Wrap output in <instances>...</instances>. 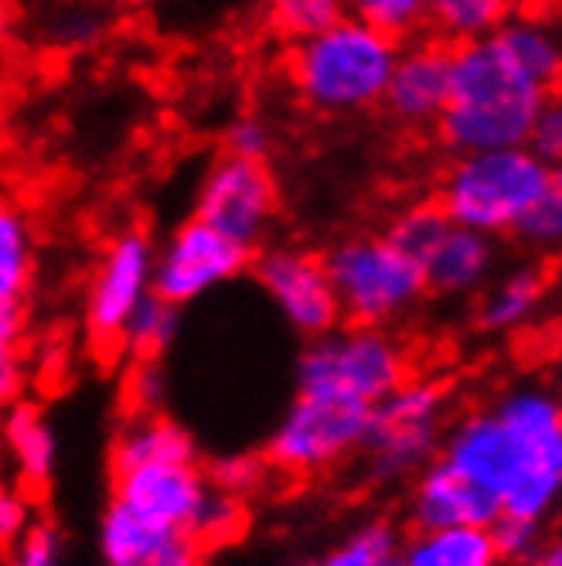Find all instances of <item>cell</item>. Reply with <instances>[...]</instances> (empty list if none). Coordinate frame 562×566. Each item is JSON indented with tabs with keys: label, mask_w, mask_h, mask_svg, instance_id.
Returning a JSON list of instances; mask_svg holds the SVG:
<instances>
[{
	"label": "cell",
	"mask_w": 562,
	"mask_h": 566,
	"mask_svg": "<svg viewBox=\"0 0 562 566\" xmlns=\"http://www.w3.org/2000/svg\"><path fill=\"white\" fill-rule=\"evenodd\" d=\"M369 413L358 402L297 392L269 433V468L287 478H317L341 468L365 448Z\"/></svg>",
	"instance_id": "cell-9"
},
{
	"label": "cell",
	"mask_w": 562,
	"mask_h": 566,
	"mask_svg": "<svg viewBox=\"0 0 562 566\" xmlns=\"http://www.w3.org/2000/svg\"><path fill=\"white\" fill-rule=\"evenodd\" d=\"M34 518V495H28L14 478L0 474V553L18 543Z\"/></svg>",
	"instance_id": "cell-37"
},
{
	"label": "cell",
	"mask_w": 562,
	"mask_h": 566,
	"mask_svg": "<svg viewBox=\"0 0 562 566\" xmlns=\"http://www.w3.org/2000/svg\"><path fill=\"white\" fill-rule=\"evenodd\" d=\"M113 502H124L171 536L205 549L232 543L246 525L243 502L222 495L202 464H140L113 471Z\"/></svg>",
	"instance_id": "cell-5"
},
{
	"label": "cell",
	"mask_w": 562,
	"mask_h": 566,
	"mask_svg": "<svg viewBox=\"0 0 562 566\" xmlns=\"http://www.w3.org/2000/svg\"><path fill=\"white\" fill-rule=\"evenodd\" d=\"M413 376L406 345L389 328L338 325L310 338L297 358V392L331 396L358 407H375Z\"/></svg>",
	"instance_id": "cell-6"
},
{
	"label": "cell",
	"mask_w": 562,
	"mask_h": 566,
	"mask_svg": "<svg viewBox=\"0 0 562 566\" xmlns=\"http://www.w3.org/2000/svg\"><path fill=\"white\" fill-rule=\"evenodd\" d=\"M526 147L552 171L562 168V93L545 96V103L539 106V113L532 119Z\"/></svg>",
	"instance_id": "cell-35"
},
{
	"label": "cell",
	"mask_w": 562,
	"mask_h": 566,
	"mask_svg": "<svg viewBox=\"0 0 562 566\" xmlns=\"http://www.w3.org/2000/svg\"><path fill=\"white\" fill-rule=\"evenodd\" d=\"M209 549L202 543H194L188 536H171L168 543H160V549L144 563V566H205Z\"/></svg>",
	"instance_id": "cell-41"
},
{
	"label": "cell",
	"mask_w": 562,
	"mask_h": 566,
	"mask_svg": "<svg viewBox=\"0 0 562 566\" xmlns=\"http://www.w3.org/2000/svg\"><path fill=\"white\" fill-rule=\"evenodd\" d=\"M545 301V276L536 266H518L511 273H505L495 287L488 291V297L480 301L477 321L485 332L495 335H508L526 328L529 321L539 314Z\"/></svg>",
	"instance_id": "cell-21"
},
{
	"label": "cell",
	"mask_w": 562,
	"mask_h": 566,
	"mask_svg": "<svg viewBox=\"0 0 562 566\" xmlns=\"http://www.w3.org/2000/svg\"><path fill=\"white\" fill-rule=\"evenodd\" d=\"M436 458L491 492L501 515L545 522L562 502V396L515 386L498 407L450 420Z\"/></svg>",
	"instance_id": "cell-1"
},
{
	"label": "cell",
	"mask_w": 562,
	"mask_h": 566,
	"mask_svg": "<svg viewBox=\"0 0 562 566\" xmlns=\"http://www.w3.org/2000/svg\"><path fill=\"white\" fill-rule=\"evenodd\" d=\"M549 181L552 168L542 165L529 147L460 154L439 185L436 206L454 226L495 239L518 232V226L549 191Z\"/></svg>",
	"instance_id": "cell-4"
},
{
	"label": "cell",
	"mask_w": 562,
	"mask_h": 566,
	"mask_svg": "<svg viewBox=\"0 0 562 566\" xmlns=\"http://www.w3.org/2000/svg\"><path fill=\"white\" fill-rule=\"evenodd\" d=\"M0 454L28 495L45 492L52 484L59 468V437L38 402L18 399L0 413Z\"/></svg>",
	"instance_id": "cell-16"
},
{
	"label": "cell",
	"mask_w": 562,
	"mask_h": 566,
	"mask_svg": "<svg viewBox=\"0 0 562 566\" xmlns=\"http://www.w3.org/2000/svg\"><path fill=\"white\" fill-rule=\"evenodd\" d=\"M450 427V392L436 379L410 376L369 413L365 468L375 481L420 474L444 448Z\"/></svg>",
	"instance_id": "cell-8"
},
{
	"label": "cell",
	"mask_w": 562,
	"mask_h": 566,
	"mask_svg": "<svg viewBox=\"0 0 562 566\" xmlns=\"http://www.w3.org/2000/svg\"><path fill=\"white\" fill-rule=\"evenodd\" d=\"M28 389V358L24 348H0V413L24 399Z\"/></svg>",
	"instance_id": "cell-39"
},
{
	"label": "cell",
	"mask_w": 562,
	"mask_h": 566,
	"mask_svg": "<svg viewBox=\"0 0 562 566\" xmlns=\"http://www.w3.org/2000/svg\"><path fill=\"white\" fill-rule=\"evenodd\" d=\"M521 566H562V533L555 536H545L542 546L536 549L532 559H526Z\"/></svg>",
	"instance_id": "cell-42"
},
{
	"label": "cell",
	"mask_w": 562,
	"mask_h": 566,
	"mask_svg": "<svg viewBox=\"0 0 562 566\" xmlns=\"http://www.w3.org/2000/svg\"><path fill=\"white\" fill-rule=\"evenodd\" d=\"M65 536L55 522L34 518L31 530L4 549V566H65Z\"/></svg>",
	"instance_id": "cell-31"
},
{
	"label": "cell",
	"mask_w": 562,
	"mask_h": 566,
	"mask_svg": "<svg viewBox=\"0 0 562 566\" xmlns=\"http://www.w3.org/2000/svg\"><path fill=\"white\" fill-rule=\"evenodd\" d=\"M191 216L256 253L279 216V181L269 165L222 154L198 181Z\"/></svg>",
	"instance_id": "cell-11"
},
{
	"label": "cell",
	"mask_w": 562,
	"mask_h": 566,
	"mask_svg": "<svg viewBox=\"0 0 562 566\" xmlns=\"http://www.w3.org/2000/svg\"><path fill=\"white\" fill-rule=\"evenodd\" d=\"M124 399L130 413H160L168 399V373L160 358H134L124 379Z\"/></svg>",
	"instance_id": "cell-33"
},
{
	"label": "cell",
	"mask_w": 562,
	"mask_h": 566,
	"mask_svg": "<svg viewBox=\"0 0 562 566\" xmlns=\"http://www.w3.org/2000/svg\"><path fill=\"white\" fill-rule=\"evenodd\" d=\"M344 14L403 42L426 24V0H344Z\"/></svg>",
	"instance_id": "cell-30"
},
{
	"label": "cell",
	"mask_w": 562,
	"mask_h": 566,
	"mask_svg": "<svg viewBox=\"0 0 562 566\" xmlns=\"http://www.w3.org/2000/svg\"><path fill=\"white\" fill-rule=\"evenodd\" d=\"M348 325L389 328L426 297L423 266L382 235H351L325 253Z\"/></svg>",
	"instance_id": "cell-7"
},
{
	"label": "cell",
	"mask_w": 562,
	"mask_h": 566,
	"mask_svg": "<svg viewBox=\"0 0 562 566\" xmlns=\"http://www.w3.org/2000/svg\"><path fill=\"white\" fill-rule=\"evenodd\" d=\"M498 42L508 49V55L526 69L536 83H542L545 90H555V83L562 78V42L559 38L529 18H508L498 31Z\"/></svg>",
	"instance_id": "cell-23"
},
{
	"label": "cell",
	"mask_w": 562,
	"mask_h": 566,
	"mask_svg": "<svg viewBox=\"0 0 562 566\" xmlns=\"http://www.w3.org/2000/svg\"><path fill=\"white\" fill-rule=\"evenodd\" d=\"M501 553L488 525H444L403 536L399 566H501Z\"/></svg>",
	"instance_id": "cell-19"
},
{
	"label": "cell",
	"mask_w": 562,
	"mask_h": 566,
	"mask_svg": "<svg viewBox=\"0 0 562 566\" xmlns=\"http://www.w3.org/2000/svg\"><path fill=\"white\" fill-rule=\"evenodd\" d=\"M495 543L505 563H526L536 556V549L545 539V522H532V518H518V515H501L495 525Z\"/></svg>",
	"instance_id": "cell-36"
},
{
	"label": "cell",
	"mask_w": 562,
	"mask_h": 566,
	"mask_svg": "<svg viewBox=\"0 0 562 566\" xmlns=\"http://www.w3.org/2000/svg\"><path fill=\"white\" fill-rule=\"evenodd\" d=\"M250 266L253 250L191 216L153 250V294L188 307L250 273Z\"/></svg>",
	"instance_id": "cell-12"
},
{
	"label": "cell",
	"mask_w": 562,
	"mask_h": 566,
	"mask_svg": "<svg viewBox=\"0 0 562 566\" xmlns=\"http://www.w3.org/2000/svg\"><path fill=\"white\" fill-rule=\"evenodd\" d=\"M140 464H202L191 430L165 413H134L113 440L109 471Z\"/></svg>",
	"instance_id": "cell-18"
},
{
	"label": "cell",
	"mask_w": 562,
	"mask_h": 566,
	"mask_svg": "<svg viewBox=\"0 0 562 566\" xmlns=\"http://www.w3.org/2000/svg\"><path fill=\"white\" fill-rule=\"evenodd\" d=\"M153 250L157 242L137 226L116 232L103 247L83 304V325L93 348L119 352L127 321L153 294Z\"/></svg>",
	"instance_id": "cell-10"
},
{
	"label": "cell",
	"mask_w": 562,
	"mask_h": 566,
	"mask_svg": "<svg viewBox=\"0 0 562 566\" xmlns=\"http://www.w3.org/2000/svg\"><path fill=\"white\" fill-rule=\"evenodd\" d=\"M250 273L276 314L307 342L335 332L344 321L325 256L300 247H259Z\"/></svg>",
	"instance_id": "cell-13"
},
{
	"label": "cell",
	"mask_w": 562,
	"mask_h": 566,
	"mask_svg": "<svg viewBox=\"0 0 562 566\" xmlns=\"http://www.w3.org/2000/svg\"><path fill=\"white\" fill-rule=\"evenodd\" d=\"M181 335V307L150 294L134 317L127 321L124 338H119V352L134 358H165V352Z\"/></svg>",
	"instance_id": "cell-25"
},
{
	"label": "cell",
	"mask_w": 562,
	"mask_h": 566,
	"mask_svg": "<svg viewBox=\"0 0 562 566\" xmlns=\"http://www.w3.org/2000/svg\"><path fill=\"white\" fill-rule=\"evenodd\" d=\"M31 328L28 297H0V348H24Z\"/></svg>",
	"instance_id": "cell-40"
},
{
	"label": "cell",
	"mask_w": 562,
	"mask_h": 566,
	"mask_svg": "<svg viewBox=\"0 0 562 566\" xmlns=\"http://www.w3.org/2000/svg\"><path fill=\"white\" fill-rule=\"evenodd\" d=\"M450 99V49L436 42L403 45L392 65L382 106L406 127L436 124Z\"/></svg>",
	"instance_id": "cell-14"
},
{
	"label": "cell",
	"mask_w": 562,
	"mask_h": 566,
	"mask_svg": "<svg viewBox=\"0 0 562 566\" xmlns=\"http://www.w3.org/2000/svg\"><path fill=\"white\" fill-rule=\"evenodd\" d=\"M38 270V242L28 216L0 201V297H28Z\"/></svg>",
	"instance_id": "cell-22"
},
{
	"label": "cell",
	"mask_w": 562,
	"mask_h": 566,
	"mask_svg": "<svg viewBox=\"0 0 562 566\" xmlns=\"http://www.w3.org/2000/svg\"><path fill=\"white\" fill-rule=\"evenodd\" d=\"M205 474H209V481L215 484L222 495H229L235 502H246V499H253V495H259L266 489L273 468H269L266 454L246 451V454H222V458H215L205 468Z\"/></svg>",
	"instance_id": "cell-29"
},
{
	"label": "cell",
	"mask_w": 562,
	"mask_h": 566,
	"mask_svg": "<svg viewBox=\"0 0 562 566\" xmlns=\"http://www.w3.org/2000/svg\"><path fill=\"white\" fill-rule=\"evenodd\" d=\"M399 553H403V536H399L395 525L385 518H372L351 530L325 556L304 566H399Z\"/></svg>",
	"instance_id": "cell-26"
},
{
	"label": "cell",
	"mask_w": 562,
	"mask_h": 566,
	"mask_svg": "<svg viewBox=\"0 0 562 566\" xmlns=\"http://www.w3.org/2000/svg\"><path fill=\"white\" fill-rule=\"evenodd\" d=\"M420 266L426 276V291L444 294V297H460V294L477 291L480 283L491 276L495 242L485 232L450 226Z\"/></svg>",
	"instance_id": "cell-17"
},
{
	"label": "cell",
	"mask_w": 562,
	"mask_h": 566,
	"mask_svg": "<svg viewBox=\"0 0 562 566\" xmlns=\"http://www.w3.org/2000/svg\"><path fill=\"white\" fill-rule=\"evenodd\" d=\"M410 515L416 530H444V525H491L501 518V502L480 484L433 458L413 484Z\"/></svg>",
	"instance_id": "cell-15"
},
{
	"label": "cell",
	"mask_w": 562,
	"mask_h": 566,
	"mask_svg": "<svg viewBox=\"0 0 562 566\" xmlns=\"http://www.w3.org/2000/svg\"><path fill=\"white\" fill-rule=\"evenodd\" d=\"M518 235L539 250H555L562 247V168L552 171L549 191L542 195L539 206L526 216L518 226Z\"/></svg>",
	"instance_id": "cell-32"
},
{
	"label": "cell",
	"mask_w": 562,
	"mask_h": 566,
	"mask_svg": "<svg viewBox=\"0 0 562 566\" xmlns=\"http://www.w3.org/2000/svg\"><path fill=\"white\" fill-rule=\"evenodd\" d=\"M552 90L521 69L498 34L450 49V99L436 130L457 157L526 147L532 119Z\"/></svg>",
	"instance_id": "cell-2"
},
{
	"label": "cell",
	"mask_w": 562,
	"mask_h": 566,
	"mask_svg": "<svg viewBox=\"0 0 562 566\" xmlns=\"http://www.w3.org/2000/svg\"><path fill=\"white\" fill-rule=\"evenodd\" d=\"M273 127L266 124V116L259 113H238L232 116L225 130H222V147L229 157H243V160H259L266 165L273 154Z\"/></svg>",
	"instance_id": "cell-34"
},
{
	"label": "cell",
	"mask_w": 562,
	"mask_h": 566,
	"mask_svg": "<svg viewBox=\"0 0 562 566\" xmlns=\"http://www.w3.org/2000/svg\"><path fill=\"white\" fill-rule=\"evenodd\" d=\"M454 222L447 219V212L436 206V201H420V206H410L406 212H399L392 219V226L385 229V235L395 242L399 250L406 256H413L416 263L426 260V253L436 247L444 232L450 229Z\"/></svg>",
	"instance_id": "cell-28"
},
{
	"label": "cell",
	"mask_w": 562,
	"mask_h": 566,
	"mask_svg": "<svg viewBox=\"0 0 562 566\" xmlns=\"http://www.w3.org/2000/svg\"><path fill=\"white\" fill-rule=\"evenodd\" d=\"M403 42L354 18L290 45L287 83L320 116H354L382 106Z\"/></svg>",
	"instance_id": "cell-3"
},
{
	"label": "cell",
	"mask_w": 562,
	"mask_h": 566,
	"mask_svg": "<svg viewBox=\"0 0 562 566\" xmlns=\"http://www.w3.org/2000/svg\"><path fill=\"white\" fill-rule=\"evenodd\" d=\"M14 31H18L14 8L8 4V0H0V52H4V49L14 42Z\"/></svg>",
	"instance_id": "cell-43"
},
{
	"label": "cell",
	"mask_w": 562,
	"mask_h": 566,
	"mask_svg": "<svg viewBox=\"0 0 562 566\" xmlns=\"http://www.w3.org/2000/svg\"><path fill=\"white\" fill-rule=\"evenodd\" d=\"M168 539H171L168 530H160L150 518L137 515L134 509L113 499L96 530V549L103 566H144L160 549V543Z\"/></svg>",
	"instance_id": "cell-20"
},
{
	"label": "cell",
	"mask_w": 562,
	"mask_h": 566,
	"mask_svg": "<svg viewBox=\"0 0 562 566\" xmlns=\"http://www.w3.org/2000/svg\"><path fill=\"white\" fill-rule=\"evenodd\" d=\"M515 0H426V21L454 45L495 34L511 18Z\"/></svg>",
	"instance_id": "cell-24"
},
{
	"label": "cell",
	"mask_w": 562,
	"mask_h": 566,
	"mask_svg": "<svg viewBox=\"0 0 562 566\" xmlns=\"http://www.w3.org/2000/svg\"><path fill=\"white\" fill-rule=\"evenodd\" d=\"M83 4H93V8H137V4H147V0H83Z\"/></svg>",
	"instance_id": "cell-44"
},
{
	"label": "cell",
	"mask_w": 562,
	"mask_h": 566,
	"mask_svg": "<svg viewBox=\"0 0 562 566\" xmlns=\"http://www.w3.org/2000/svg\"><path fill=\"white\" fill-rule=\"evenodd\" d=\"M49 28H52L49 34H52L55 45H62V49H86V45H93L96 38L103 34V18H99V8L78 4V8L59 11Z\"/></svg>",
	"instance_id": "cell-38"
},
{
	"label": "cell",
	"mask_w": 562,
	"mask_h": 566,
	"mask_svg": "<svg viewBox=\"0 0 562 566\" xmlns=\"http://www.w3.org/2000/svg\"><path fill=\"white\" fill-rule=\"evenodd\" d=\"M269 24L287 42H304V38L338 24L344 14V0H266Z\"/></svg>",
	"instance_id": "cell-27"
}]
</instances>
